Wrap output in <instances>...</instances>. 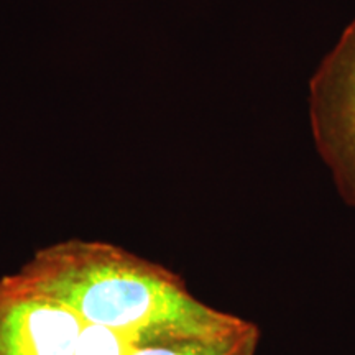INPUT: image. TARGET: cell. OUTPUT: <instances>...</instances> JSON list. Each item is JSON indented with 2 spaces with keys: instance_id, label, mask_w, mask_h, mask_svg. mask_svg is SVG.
<instances>
[{
  "instance_id": "1",
  "label": "cell",
  "mask_w": 355,
  "mask_h": 355,
  "mask_svg": "<svg viewBox=\"0 0 355 355\" xmlns=\"http://www.w3.org/2000/svg\"><path fill=\"white\" fill-rule=\"evenodd\" d=\"M87 324L137 332L162 326H202L227 313L191 295L163 265L104 242L66 241L42 248L17 272Z\"/></svg>"
},
{
  "instance_id": "2",
  "label": "cell",
  "mask_w": 355,
  "mask_h": 355,
  "mask_svg": "<svg viewBox=\"0 0 355 355\" xmlns=\"http://www.w3.org/2000/svg\"><path fill=\"white\" fill-rule=\"evenodd\" d=\"M309 122L337 193L355 211V19L311 79Z\"/></svg>"
},
{
  "instance_id": "3",
  "label": "cell",
  "mask_w": 355,
  "mask_h": 355,
  "mask_svg": "<svg viewBox=\"0 0 355 355\" xmlns=\"http://www.w3.org/2000/svg\"><path fill=\"white\" fill-rule=\"evenodd\" d=\"M86 324L17 273L0 279V355H74Z\"/></svg>"
},
{
  "instance_id": "4",
  "label": "cell",
  "mask_w": 355,
  "mask_h": 355,
  "mask_svg": "<svg viewBox=\"0 0 355 355\" xmlns=\"http://www.w3.org/2000/svg\"><path fill=\"white\" fill-rule=\"evenodd\" d=\"M260 337L255 322L227 313L202 326L175 324L137 332L128 355H257Z\"/></svg>"
},
{
  "instance_id": "5",
  "label": "cell",
  "mask_w": 355,
  "mask_h": 355,
  "mask_svg": "<svg viewBox=\"0 0 355 355\" xmlns=\"http://www.w3.org/2000/svg\"><path fill=\"white\" fill-rule=\"evenodd\" d=\"M133 334L97 324H86L74 355H128Z\"/></svg>"
}]
</instances>
